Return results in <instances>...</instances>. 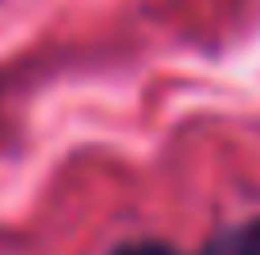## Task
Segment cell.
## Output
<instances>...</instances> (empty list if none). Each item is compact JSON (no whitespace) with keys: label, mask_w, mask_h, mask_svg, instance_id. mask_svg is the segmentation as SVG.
Wrapping results in <instances>:
<instances>
[{"label":"cell","mask_w":260,"mask_h":255,"mask_svg":"<svg viewBox=\"0 0 260 255\" xmlns=\"http://www.w3.org/2000/svg\"><path fill=\"white\" fill-rule=\"evenodd\" d=\"M105 255H260V214L233 224V228H219L215 237H206L201 246L183 251V246H169V242H155V237H137V242H119Z\"/></svg>","instance_id":"6da1fadb"}]
</instances>
